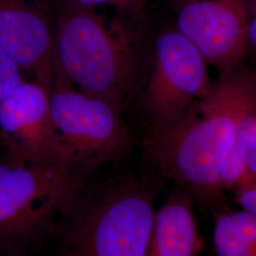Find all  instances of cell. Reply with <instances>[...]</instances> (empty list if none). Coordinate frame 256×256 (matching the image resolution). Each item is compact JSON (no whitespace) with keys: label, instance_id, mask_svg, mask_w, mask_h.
<instances>
[{"label":"cell","instance_id":"7","mask_svg":"<svg viewBox=\"0 0 256 256\" xmlns=\"http://www.w3.org/2000/svg\"><path fill=\"white\" fill-rule=\"evenodd\" d=\"M174 28L220 75L245 66L250 54L248 27L256 0H170Z\"/></svg>","mask_w":256,"mask_h":256},{"label":"cell","instance_id":"15","mask_svg":"<svg viewBox=\"0 0 256 256\" xmlns=\"http://www.w3.org/2000/svg\"><path fill=\"white\" fill-rule=\"evenodd\" d=\"M236 189V202L242 210L256 216V180L243 178Z\"/></svg>","mask_w":256,"mask_h":256},{"label":"cell","instance_id":"13","mask_svg":"<svg viewBox=\"0 0 256 256\" xmlns=\"http://www.w3.org/2000/svg\"><path fill=\"white\" fill-rule=\"evenodd\" d=\"M48 4L55 3L57 7H81L97 9L99 7H110L122 14L140 16L144 8V3L138 0H46Z\"/></svg>","mask_w":256,"mask_h":256},{"label":"cell","instance_id":"8","mask_svg":"<svg viewBox=\"0 0 256 256\" xmlns=\"http://www.w3.org/2000/svg\"><path fill=\"white\" fill-rule=\"evenodd\" d=\"M0 144L16 164H66L50 114V92L25 80L0 102ZM72 169V168H70Z\"/></svg>","mask_w":256,"mask_h":256},{"label":"cell","instance_id":"11","mask_svg":"<svg viewBox=\"0 0 256 256\" xmlns=\"http://www.w3.org/2000/svg\"><path fill=\"white\" fill-rule=\"evenodd\" d=\"M218 256H256V216L245 210L212 212Z\"/></svg>","mask_w":256,"mask_h":256},{"label":"cell","instance_id":"6","mask_svg":"<svg viewBox=\"0 0 256 256\" xmlns=\"http://www.w3.org/2000/svg\"><path fill=\"white\" fill-rule=\"evenodd\" d=\"M144 88V106L150 130H158L180 119L194 102L205 96L214 81L210 66L176 28L162 30L150 55Z\"/></svg>","mask_w":256,"mask_h":256},{"label":"cell","instance_id":"3","mask_svg":"<svg viewBox=\"0 0 256 256\" xmlns=\"http://www.w3.org/2000/svg\"><path fill=\"white\" fill-rule=\"evenodd\" d=\"M162 182L131 174L86 182L57 221V256H146Z\"/></svg>","mask_w":256,"mask_h":256},{"label":"cell","instance_id":"12","mask_svg":"<svg viewBox=\"0 0 256 256\" xmlns=\"http://www.w3.org/2000/svg\"><path fill=\"white\" fill-rule=\"evenodd\" d=\"M256 152V110L238 124L232 142L223 162L220 185L224 192L232 190L247 172L248 158Z\"/></svg>","mask_w":256,"mask_h":256},{"label":"cell","instance_id":"5","mask_svg":"<svg viewBox=\"0 0 256 256\" xmlns=\"http://www.w3.org/2000/svg\"><path fill=\"white\" fill-rule=\"evenodd\" d=\"M50 114L64 162L88 176L94 170L120 162L132 144V136L118 106L78 92L54 77L50 88Z\"/></svg>","mask_w":256,"mask_h":256},{"label":"cell","instance_id":"1","mask_svg":"<svg viewBox=\"0 0 256 256\" xmlns=\"http://www.w3.org/2000/svg\"><path fill=\"white\" fill-rule=\"evenodd\" d=\"M256 110V74L220 75L173 124L150 130L142 146L162 180H173L210 212L229 208L220 172L238 124Z\"/></svg>","mask_w":256,"mask_h":256},{"label":"cell","instance_id":"10","mask_svg":"<svg viewBox=\"0 0 256 256\" xmlns=\"http://www.w3.org/2000/svg\"><path fill=\"white\" fill-rule=\"evenodd\" d=\"M192 196L176 187L156 212L146 256H198L204 241Z\"/></svg>","mask_w":256,"mask_h":256},{"label":"cell","instance_id":"16","mask_svg":"<svg viewBox=\"0 0 256 256\" xmlns=\"http://www.w3.org/2000/svg\"><path fill=\"white\" fill-rule=\"evenodd\" d=\"M138 1H140V2H142V3H144V4L146 3V0H138Z\"/></svg>","mask_w":256,"mask_h":256},{"label":"cell","instance_id":"4","mask_svg":"<svg viewBox=\"0 0 256 256\" xmlns=\"http://www.w3.org/2000/svg\"><path fill=\"white\" fill-rule=\"evenodd\" d=\"M86 178L66 164L0 160V250L20 256L54 236L61 214Z\"/></svg>","mask_w":256,"mask_h":256},{"label":"cell","instance_id":"2","mask_svg":"<svg viewBox=\"0 0 256 256\" xmlns=\"http://www.w3.org/2000/svg\"><path fill=\"white\" fill-rule=\"evenodd\" d=\"M96 9L59 7L54 22V77L122 110L142 86L144 48L126 20Z\"/></svg>","mask_w":256,"mask_h":256},{"label":"cell","instance_id":"9","mask_svg":"<svg viewBox=\"0 0 256 256\" xmlns=\"http://www.w3.org/2000/svg\"><path fill=\"white\" fill-rule=\"evenodd\" d=\"M0 46L32 80L54 81V22L46 0H0Z\"/></svg>","mask_w":256,"mask_h":256},{"label":"cell","instance_id":"14","mask_svg":"<svg viewBox=\"0 0 256 256\" xmlns=\"http://www.w3.org/2000/svg\"><path fill=\"white\" fill-rule=\"evenodd\" d=\"M26 80L25 74L0 46V102Z\"/></svg>","mask_w":256,"mask_h":256}]
</instances>
